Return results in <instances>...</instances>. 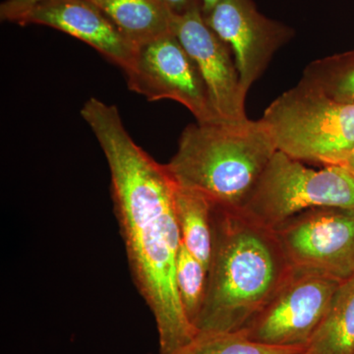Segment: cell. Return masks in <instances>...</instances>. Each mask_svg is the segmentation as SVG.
<instances>
[{
	"instance_id": "cell-1",
	"label": "cell",
	"mask_w": 354,
	"mask_h": 354,
	"mask_svg": "<svg viewBox=\"0 0 354 354\" xmlns=\"http://www.w3.org/2000/svg\"><path fill=\"white\" fill-rule=\"evenodd\" d=\"M81 115L108 160L114 214L133 281L155 319L158 354H172L198 334L177 290L181 236L174 211V181L165 165L133 141L116 106L91 97Z\"/></svg>"
},
{
	"instance_id": "cell-2",
	"label": "cell",
	"mask_w": 354,
	"mask_h": 354,
	"mask_svg": "<svg viewBox=\"0 0 354 354\" xmlns=\"http://www.w3.org/2000/svg\"><path fill=\"white\" fill-rule=\"evenodd\" d=\"M213 251L198 332H239L271 299L293 268L274 230L241 209L212 205Z\"/></svg>"
},
{
	"instance_id": "cell-3",
	"label": "cell",
	"mask_w": 354,
	"mask_h": 354,
	"mask_svg": "<svg viewBox=\"0 0 354 354\" xmlns=\"http://www.w3.org/2000/svg\"><path fill=\"white\" fill-rule=\"evenodd\" d=\"M277 151L261 120L197 122L184 129L165 165L177 185L213 206L241 209Z\"/></svg>"
},
{
	"instance_id": "cell-4",
	"label": "cell",
	"mask_w": 354,
	"mask_h": 354,
	"mask_svg": "<svg viewBox=\"0 0 354 354\" xmlns=\"http://www.w3.org/2000/svg\"><path fill=\"white\" fill-rule=\"evenodd\" d=\"M261 120L277 150L300 162L342 165L354 148V104L301 82L272 102Z\"/></svg>"
},
{
	"instance_id": "cell-5",
	"label": "cell",
	"mask_w": 354,
	"mask_h": 354,
	"mask_svg": "<svg viewBox=\"0 0 354 354\" xmlns=\"http://www.w3.org/2000/svg\"><path fill=\"white\" fill-rule=\"evenodd\" d=\"M354 209V174L344 165L310 169L281 151L274 153L241 211L274 230L310 209Z\"/></svg>"
},
{
	"instance_id": "cell-6",
	"label": "cell",
	"mask_w": 354,
	"mask_h": 354,
	"mask_svg": "<svg viewBox=\"0 0 354 354\" xmlns=\"http://www.w3.org/2000/svg\"><path fill=\"white\" fill-rule=\"evenodd\" d=\"M341 283L319 272L293 269L241 330L257 344L305 349L329 312Z\"/></svg>"
},
{
	"instance_id": "cell-7",
	"label": "cell",
	"mask_w": 354,
	"mask_h": 354,
	"mask_svg": "<svg viewBox=\"0 0 354 354\" xmlns=\"http://www.w3.org/2000/svg\"><path fill=\"white\" fill-rule=\"evenodd\" d=\"M274 232L293 269L319 272L341 283L354 276V209H307Z\"/></svg>"
},
{
	"instance_id": "cell-8",
	"label": "cell",
	"mask_w": 354,
	"mask_h": 354,
	"mask_svg": "<svg viewBox=\"0 0 354 354\" xmlns=\"http://www.w3.org/2000/svg\"><path fill=\"white\" fill-rule=\"evenodd\" d=\"M124 73L130 90L148 101L174 100L189 109L197 122L221 121L196 64L174 32L137 48Z\"/></svg>"
},
{
	"instance_id": "cell-9",
	"label": "cell",
	"mask_w": 354,
	"mask_h": 354,
	"mask_svg": "<svg viewBox=\"0 0 354 354\" xmlns=\"http://www.w3.org/2000/svg\"><path fill=\"white\" fill-rule=\"evenodd\" d=\"M171 30L196 64L220 120H245L247 93L232 50L207 24L200 0H194L185 12L174 15Z\"/></svg>"
},
{
	"instance_id": "cell-10",
	"label": "cell",
	"mask_w": 354,
	"mask_h": 354,
	"mask_svg": "<svg viewBox=\"0 0 354 354\" xmlns=\"http://www.w3.org/2000/svg\"><path fill=\"white\" fill-rule=\"evenodd\" d=\"M204 18L232 50L246 93L293 35L290 28L259 12L252 0H223Z\"/></svg>"
},
{
	"instance_id": "cell-11",
	"label": "cell",
	"mask_w": 354,
	"mask_h": 354,
	"mask_svg": "<svg viewBox=\"0 0 354 354\" xmlns=\"http://www.w3.org/2000/svg\"><path fill=\"white\" fill-rule=\"evenodd\" d=\"M18 24L48 26L64 32L92 46L123 71L131 66L137 50L91 0H46Z\"/></svg>"
},
{
	"instance_id": "cell-12",
	"label": "cell",
	"mask_w": 354,
	"mask_h": 354,
	"mask_svg": "<svg viewBox=\"0 0 354 354\" xmlns=\"http://www.w3.org/2000/svg\"><path fill=\"white\" fill-rule=\"evenodd\" d=\"M135 48L172 32L174 14L162 0H91Z\"/></svg>"
},
{
	"instance_id": "cell-13",
	"label": "cell",
	"mask_w": 354,
	"mask_h": 354,
	"mask_svg": "<svg viewBox=\"0 0 354 354\" xmlns=\"http://www.w3.org/2000/svg\"><path fill=\"white\" fill-rule=\"evenodd\" d=\"M174 211L181 242L208 270L213 251L211 203L200 193L174 183Z\"/></svg>"
},
{
	"instance_id": "cell-14",
	"label": "cell",
	"mask_w": 354,
	"mask_h": 354,
	"mask_svg": "<svg viewBox=\"0 0 354 354\" xmlns=\"http://www.w3.org/2000/svg\"><path fill=\"white\" fill-rule=\"evenodd\" d=\"M301 354H354V276L341 283L329 312Z\"/></svg>"
},
{
	"instance_id": "cell-15",
	"label": "cell",
	"mask_w": 354,
	"mask_h": 354,
	"mask_svg": "<svg viewBox=\"0 0 354 354\" xmlns=\"http://www.w3.org/2000/svg\"><path fill=\"white\" fill-rule=\"evenodd\" d=\"M300 82L335 101L354 104V53L314 60Z\"/></svg>"
},
{
	"instance_id": "cell-16",
	"label": "cell",
	"mask_w": 354,
	"mask_h": 354,
	"mask_svg": "<svg viewBox=\"0 0 354 354\" xmlns=\"http://www.w3.org/2000/svg\"><path fill=\"white\" fill-rule=\"evenodd\" d=\"M304 348H278L250 341L239 332H198L192 342L172 354H297Z\"/></svg>"
},
{
	"instance_id": "cell-17",
	"label": "cell",
	"mask_w": 354,
	"mask_h": 354,
	"mask_svg": "<svg viewBox=\"0 0 354 354\" xmlns=\"http://www.w3.org/2000/svg\"><path fill=\"white\" fill-rule=\"evenodd\" d=\"M207 274L206 267L181 242L176 261L177 290L184 312L194 327L206 297Z\"/></svg>"
},
{
	"instance_id": "cell-18",
	"label": "cell",
	"mask_w": 354,
	"mask_h": 354,
	"mask_svg": "<svg viewBox=\"0 0 354 354\" xmlns=\"http://www.w3.org/2000/svg\"><path fill=\"white\" fill-rule=\"evenodd\" d=\"M46 0H6L0 6V19L17 23L34 7Z\"/></svg>"
},
{
	"instance_id": "cell-19",
	"label": "cell",
	"mask_w": 354,
	"mask_h": 354,
	"mask_svg": "<svg viewBox=\"0 0 354 354\" xmlns=\"http://www.w3.org/2000/svg\"><path fill=\"white\" fill-rule=\"evenodd\" d=\"M174 15L183 14L189 8L194 0H162Z\"/></svg>"
},
{
	"instance_id": "cell-20",
	"label": "cell",
	"mask_w": 354,
	"mask_h": 354,
	"mask_svg": "<svg viewBox=\"0 0 354 354\" xmlns=\"http://www.w3.org/2000/svg\"><path fill=\"white\" fill-rule=\"evenodd\" d=\"M221 1H223V0H200L203 16H204V17L208 16Z\"/></svg>"
},
{
	"instance_id": "cell-21",
	"label": "cell",
	"mask_w": 354,
	"mask_h": 354,
	"mask_svg": "<svg viewBox=\"0 0 354 354\" xmlns=\"http://www.w3.org/2000/svg\"><path fill=\"white\" fill-rule=\"evenodd\" d=\"M344 167H348V169H351V171L354 174V148L353 150L351 151V153H349L348 158H346L344 164L342 165Z\"/></svg>"
},
{
	"instance_id": "cell-22",
	"label": "cell",
	"mask_w": 354,
	"mask_h": 354,
	"mask_svg": "<svg viewBox=\"0 0 354 354\" xmlns=\"http://www.w3.org/2000/svg\"><path fill=\"white\" fill-rule=\"evenodd\" d=\"M297 354H301V353H297Z\"/></svg>"
}]
</instances>
